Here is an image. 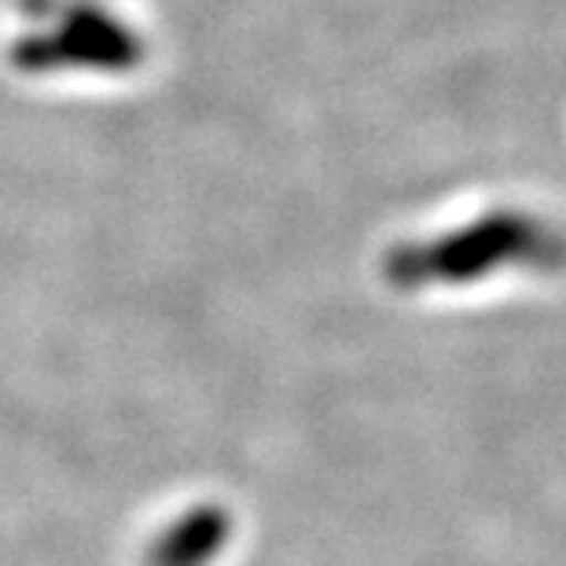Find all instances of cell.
Listing matches in <instances>:
<instances>
[{
	"instance_id": "cell-1",
	"label": "cell",
	"mask_w": 566,
	"mask_h": 566,
	"mask_svg": "<svg viewBox=\"0 0 566 566\" xmlns=\"http://www.w3.org/2000/svg\"><path fill=\"white\" fill-rule=\"evenodd\" d=\"M140 41L96 8H77L52 38L27 41L15 60L30 71H49L52 63H85L99 71H129L140 60Z\"/></svg>"
},
{
	"instance_id": "cell-2",
	"label": "cell",
	"mask_w": 566,
	"mask_h": 566,
	"mask_svg": "<svg viewBox=\"0 0 566 566\" xmlns=\"http://www.w3.org/2000/svg\"><path fill=\"white\" fill-rule=\"evenodd\" d=\"M530 243H541L534 224L518 221V218H493L482 221L474 232H463L460 240L446 243L434 254H405V269H449L446 276H463V269H479L482 258L501 262L512 254H530Z\"/></svg>"
},
{
	"instance_id": "cell-3",
	"label": "cell",
	"mask_w": 566,
	"mask_h": 566,
	"mask_svg": "<svg viewBox=\"0 0 566 566\" xmlns=\"http://www.w3.org/2000/svg\"><path fill=\"white\" fill-rule=\"evenodd\" d=\"M224 537V518L213 507L191 512L188 518H180L174 530H166L163 541L151 552L155 566H202L213 552L221 548Z\"/></svg>"
}]
</instances>
